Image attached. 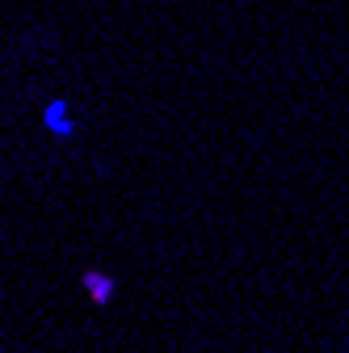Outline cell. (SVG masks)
Instances as JSON below:
<instances>
[{
	"mask_svg": "<svg viewBox=\"0 0 349 353\" xmlns=\"http://www.w3.org/2000/svg\"><path fill=\"white\" fill-rule=\"evenodd\" d=\"M84 290H89L93 294V303H110L114 299V278L110 274H97V270H84Z\"/></svg>",
	"mask_w": 349,
	"mask_h": 353,
	"instance_id": "obj_1",
	"label": "cell"
}]
</instances>
